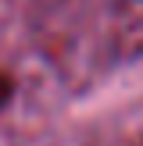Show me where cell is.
<instances>
[{
    "instance_id": "cell-1",
    "label": "cell",
    "mask_w": 143,
    "mask_h": 146,
    "mask_svg": "<svg viewBox=\"0 0 143 146\" xmlns=\"http://www.w3.org/2000/svg\"><path fill=\"white\" fill-rule=\"evenodd\" d=\"M7 96H11V82H7V78L0 75V107L7 104Z\"/></svg>"
}]
</instances>
